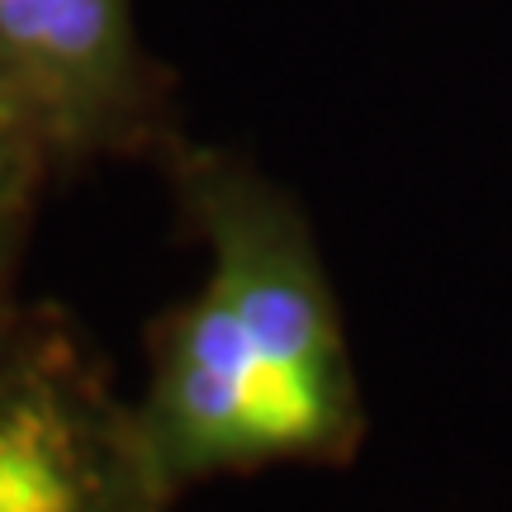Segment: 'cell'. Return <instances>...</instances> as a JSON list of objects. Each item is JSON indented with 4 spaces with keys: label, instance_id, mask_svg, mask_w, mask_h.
<instances>
[{
    "label": "cell",
    "instance_id": "obj_1",
    "mask_svg": "<svg viewBox=\"0 0 512 512\" xmlns=\"http://www.w3.org/2000/svg\"><path fill=\"white\" fill-rule=\"evenodd\" d=\"M162 171L185 233L209 252L204 285L304 413L328 465H347L370 418L309 214L285 185L223 147L185 138Z\"/></svg>",
    "mask_w": 512,
    "mask_h": 512
},
{
    "label": "cell",
    "instance_id": "obj_2",
    "mask_svg": "<svg viewBox=\"0 0 512 512\" xmlns=\"http://www.w3.org/2000/svg\"><path fill=\"white\" fill-rule=\"evenodd\" d=\"M133 399L62 304L0 318V512H171Z\"/></svg>",
    "mask_w": 512,
    "mask_h": 512
},
{
    "label": "cell",
    "instance_id": "obj_3",
    "mask_svg": "<svg viewBox=\"0 0 512 512\" xmlns=\"http://www.w3.org/2000/svg\"><path fill=\"white\" fill-rule=\"evenodd\" d=\"M0 95L57 171L162 166L185 143L176 76L143 48L133 0H0Z\"/></svg>",
    "mask_w": 512,
    "mask_h": 512
},
{
    "label": "cell",
    "instance_id": "obj_4",
    "mask_svg": "<svg viewBox=\"0 0 512 512\" xmlns=\"http://www.w3.org/2000/svg\"><path fill=\"white\" fill-rule=\"evenodd\" d=\"M57 176L29 119L0 95V318L19 304V271L29 252L43 185Z\"/></svg>",
    "mask_w": 512,
    "mask_h": 512
}]
</instances>
